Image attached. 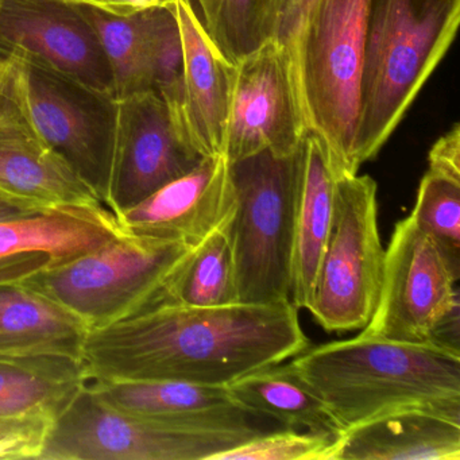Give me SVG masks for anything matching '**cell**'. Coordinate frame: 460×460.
Listing matches in <instances>:
<instances>
[{
	"label": "cell",
	"instance_id": "29",
	"mask_svg": "<svg viewBox=\"0 0 460 460\" xmlns=\"http://www.w3.org/2000/svg\"><path fill=\"white\" fill-rule=\"evenodd\" d=\"M314 4L316 0H270L269 6V40L289 58L301 107V41Z\"/></svg>",
	"mask_w": 460,
	"mask_h": 460
},
{
	"label": "cell",
	"instance_id": "2",
	"mask_svg": "<svg viewBox=\"0 0 460 460\" xmlns=\"http://www.w3.org/2000/svg\"><path fill=\"white\" fill-rule=\"evenodd\" d=\"M341 430L387 411L430 408L460 420V354L438 344L355 336L290 362Z\"/></svg>",
	"mask_w": 460,
	"mask_h": 460
},
{
	"label": "cell",
	"instance_id": "11",
	"mask_svg": "<svg viewBox=\"0 0 460 460\" xmlns=\"http://www.w3.org/2000/svg\"><path fill=\"white\" fill-rule=\"evenodd\" d=\"M306 131L289 58L268 40L233 66L226 158L293 155Z\"/></svg>",
	"mask_w": 460,
	"mask_h": 460
},
{
	"label": "cell",
	"instance_id": "6",
	"mask_svg": "<svg viewBox=\"0 0 460 460\" xmlns=\"http://www.w3.org/2000/svg\"><path fill=\"white\" fill-rule=\"evenodd\" d=\"M368 0H316L301 41V98L336 176L357 174L354 150Z\"/></svg>",
	"mask_w": 460,
	"mask_h": 460
},
{
	"label": "cell",
	"instance_id": "22",
	"mask_svg": "<svg viewBox=\"0 0 460 460\" xmlns=\"http://www.w3.org/2000/svg\"><path fill=\"white\" fill-rule=\"evenodd\" d=\"M107 208H64L20 219L0 220V258L47 252L53 263L96 249L120 233Z\"/></svg>",
	"mask_w": 460,
	"mask_h": 460
},
{
	"label": "cell",
	"instance_id": "8",
	"mask_svg": "<svg viewBox=\"0 0 460 460\" xmlns=\"http://www.w3.org/2000/svg\"><path fill=\"white\" fill-rule=\"evenodd\" d=\"M18 103L40 136L109 208L118 101L39 64H6Z\"/></svg>",
	"mask_w": 460,
	"mask_h": 460
},
{
	"label": "cell",
	"instance_id": "28",
	"mask_svg": "<svg viewBox=\"0 0 460 460\" xmlns=\"http://www.w3.org/2000/svg\"><path fill=\"white\" fill-rule=\"evenodd\" d=\"M335 436L279 428L262 433L214 460H330Z\"/></svg>",
	"mask_w": 460,
	"mask_h": 460
},
{
	"label": "cell",
	"instance_id": "3",
	"mask_svg": "<svg viewBox=\"0 0 460 460\" xmlns=\"http://www.w3.org/2000/svg\"><path fill=\"white\" fill-rule=\"evenodd\" d=\"M460 0H368L354 157H376L451 47Z\"/></svg>",
	"mask_w": 460,
	"mask_h": 460
},
{
	"label": "cell",
	"instance_id": "25",
	"mask_svg": "<svg viewBox=\"0 0 460 460\" xmlns=\"http://www.w3.org/2000/svg\"><path fill=\"white\" fill-rule=\"evenodd\" d=\"M231 225L199 244L174 290V304L211 308L239 303Z\"/></svg>",
	"mask_w": 460,
	"mask_h": 460
},
{
	"label": "cell",
	"instance_id": "16",
	"mask_svg": "<svg viewBox=\"0 0 460 460\" xmlns=\"http://www.w3.org/2000/svg\"><path fill=\"white\" fill-rule=\"evenodd\" d=\"M182 44L180 130L201 157L225 155L233 66L217 52L190 0H176Z\"/></svg>",
	"mask_w": 460,
	"mask_h": 460
},
{
	"label": "cell",
	"instance_id": "20",
	"mask_svg": "<svg viewBox=\"0 0 460 460\" xmlns=\"http://www.w3.org/2000/svg\"><path fill=\"white\" fill-rule=\"evenodd\" d=\"M80 9L109 61L115 99L155 90L161 52L179 29L174 7H157L130 17L88 6Z\"/></svg>",
	"mask_w": 460,
	"mask_h": 460
},
{
	"label": "cell",
	"instance_id": "26",
	"mask_svg": "<svg viewBox=\"0 0 460 460\" xmlns=\"http://www.w3.org/2000/svg\"><path fill=\"white\" fill-rule=\"evenodd\" d=\"M198 4L207 36L231 66L268 41L270 0H198Z\"/></svg>",
	"mask_w": 460,
	"mask_h": 460
},
{
	"label": "cell",
	"instance_id": "14",
	"mask_svg": "<svg viewBox=\"0 0 460 460\" xmlns=\"http://www.w3.org/2000/svg\"><path fill=\"white\" fill-rule=\"evenodd\" d=\"M0 192L41 211L107 208L31 125L15 98L6 64L0 76Z\"/></svg>",
	"mask_w": 460,
	"mask_h": 460
},
{
	"label": "cell",
	"instance_id": "1",
	"mask_svg": "<svg viewBox=\"0 0 460 460\" xmlns=\"http://www.w3.org/2000/svg\"><path fill=\"white\" fill-rule=\"evenodd\" d=\"M309 347L290 300L211 308L172 303L90 331L82 363L88 379L227 386Z\"/></svg>",
	"mask_w": 460,
	"mask_h": 460
},
{
	"label": "cell",
	"instance_id": "5",
	"mask_svg": "<svg viewBox=\"0 0 460 460\" xmlns=\"http://www.w3.org/2000/svg\"><path fill=\"white\" fill-rule=\"evenodd\" d=\"M236 192L231 225L239 303L290 300L300 147L289 155L265 150L230 163Z\"/></svg>",
	"mask_w": 460,
	"mask_h": 460
},
{
	"label": "cell",
	"instance_id": "9",
	"mask_svg": "<svg viewBox=\"0 0 460 460\" xmlns=\"http://www.w3.org/2000/svg\"><path fill=\"white\" fill-rule=\"evenodd\" d=\"M376 182L341 174L335 214L308 311L327 332L362 330L371 319L384 274Z\"/></svg>",
	"mask_w": 460,
	"mask_h": 460
},
{
	"label": "cell",
	"instance_id": "17",
	"mask_svg": "<svg viewBox=\"0 0 460 460\" xmlns=\"http://www.w3.org/2000/svg\"><path fill=\"white\" fill-rule=\"evenodd\" d=\"M87 386L114 408L152 419L201 425L217 429L270 430L287 428L239 405L227 386H204L181 381H103Z\"/></svg>",
	"mask_w": 460,
	"mask_h": 460
},
{
	"label": "cell",
	"instance_id": "4",
	"mask_svg": "<svg viewBox=\"0 0 460 460\" xmlns=\"http://www.w3.org/2000/svg\"><path fill=\"white\" fill-rule=\"evenodd\" d=\"M199 244L122 230L102 246L50 263L22 282L68 309L90 332L173 303Z\"/></svg>",
	"mask_w": 460,
	"mask_h": 460
},
{
	"label": "cell",
	"instance_id": "13",
	"mask_svg": "<svg viewBox=\"0 0 460 460\" xmlns=\"http://www.w3.org/2000/svg\"><path fill=\"white\" fill-rule=\"evenodd\" d=\"M12 60L39 64L114 95L101 42L79 4L68 0H0V66Z\"/></svg>",
	"mask_w": 460,
	"mask_h": 460
},
{
	"label": "cell",
	"instance_id": "18",
	"mask_svg": "<svg viewBox=\"0 0 460 460\" xmlns=\"http://www.w3.org/2000/svg\"><path fill=\"white\" fill-rule=\"evenodd\" d=\"M330 460H460V420L430 408H403L344 429Z\"/></svg>",
	"mask_w": 460,
	"mask_h": 460
},
{
	"label": "cell",
	"instance_id": "12",
	"mask_svg": "<svg viewBox=\"0 0 460 460\" xmlns=\"http://www.w3.org/2000/svg\"><path fill=\"white\" fill-rule=\"evenodd\" d=\"M201 157L155 90L118 101L109 209L118 217L196 168Z\"/></svg>",
	"mask_w": 460,
	"mask_h": 460
},
{
	"label": "cell",
	"instance_id": "31",
	"mask_svg": "<svg viewBox=\"0 0 460 460\" xmlns=\"http://www.w3.org/2000/svg\"><path fill=\"white\" fill-rule=\"evenodd\" d=\"M53 263L47 252H23L0 258V285L17 284Z\"/></svg>",
	"mask_w": 460,
	"mask_h": 460
},
{
	"label": "cell",
	"instance_id": "30",
	"mask_svg": "<svg viewBox=\"0 0 460 460\" xmlns=\"http://www.w3.org/2000/svg\"><path fill=\"white\" fill-rule=\"evenodd\" d=\"M55 419L42 414L0 417V459H37Z\"/></svg>",
	"mask_w": 460,
	"mask_h": 460
},
{
	"label": "cell",
	"instance_id": "19",
	"mask_svg": "<svg viewBox=\"0 0 460 460\" xmlns=\"http://www.w3.org/2000/svg\"><path fill=\"white\" fill-rule=\"evenodd\" d=\"M336 176L322 138L306 131L300 145L290 301L309 309L335 214Z\"/></svg>",
	"mask_w": 460,
	"mask_h": 460
},
{
	"label": "cell",
	"instance_id": "35",
	"mask_svg": "<svg viewBox=\"0 0 460 460\" xmlns=\"http://www.w3.org/2000/svg\"><path fill=\"white\" fill-rule=\"evenodd\" d=\"M2 72H4V66H0V76H2Z\"/></svg>",
	"mask_w": 460,
	"mask_h": 460
},
{
	"label": "cell",
	"instance_id": "21",
	"mask_svg": "<svg viewBox=\"0 0 460 460\" xmlns=\"http://www.w3.org/2000/svg\"><path fill=\"white\" fill-rule=\"evenodd\" d=\"M87 333L79 317L23 282L0 285V357L82 360Z\"/></svg>",
	"mask_w": 460,
	"mask_h": 460
},
{
	"label": "cell",
	"instance_id": "15",
	"mask_svg": "<svg viewBox=\"0 0 460 460\" xmlns=\"http://www.w3.org/2000/svg\"><path fill=\"white\" fill-rule=\"evenodd\" d=\"M236 192L226 155L207 157L118 215L120 230L199 244L233 222Z\"/></svg>",
	"mask_w": 460,
	"mask_h": 460
},
{
	"label": "cell",
	"instance_id": "33",
	"mask_svg": "<svg viewBox=\"0 0 460 460\" xmlns=\"http://www.w3.org/2000/svg\"><path fill=\"white\" fill-rule=\"evenodd\" d=\"M80 6L93 7L118 17H130L157 7H172L176 0H68Z\"/></svg>",
	"mask_w": 460,
	"mask_h": 460
},
{
	"label": "cell",
	"instance_id": "23",
	"mask_svg": "<svg viewBox=\"0 0 460 460\" xmlns=\"http://www.w3.org/2000/svg\"><path fill=\"white\" fill-rule=\"evenodd\" d=\"M88 381L82 360L55 355L0 357V417H56Z\"/></svg>",
	"mask_w": 460,
	"mask_h": 460
},
{
	"label": "cell",
	"instance_id": "27",
	"mask_svg": "<svg viewBox=\"0 0 460 460\" xmlns=\"http://www.w3.org/2000/svg\"><path fill=\"white\" fill-rule=\"evenodd\" d=\"M411 217L460 271V179L428 169Z\"/></svg>",
	"mask_w": 460,
	"mask_h": 460
},
{
	"label": "cell",
	"instance_id": "24",
	"mask_svg": "<svg viewBox=\"0 0 460 460\" xmlns=\"http://www.w3.org/2000/svg\"><path fill=\"white\" fill-rule=\"evenodd\" d=\"M276 363L241 376L227 385L234 400L287 428L327 433L338 438L343 430L322 398L287 363Z\"/></svg>",
	"mask_w": 460,
	"mask_h": 460
},
{
	"label": "cell",
	"instance_id": "7",
	"mask_svg": "<svg viewBox=\"0 0 460 460\" xmlns=\"http://www.w3.org/2000/svg\"><path fill=\"white\" fill-rule=\"evenodd\" d=\"M262 433L131 413L104 402L85 382L53 421L40 460H214Z\"/></svg>",
	"mask_w": 460,
	"mask_h": 460
},
{
	"label": "cell",
	"instance_id": "10",
	"mask_svg": "<svg viewBox=\"0 0 460 460\" xmlns=\"http://www.w3.org/2000/svg\"><path fill=\"white\" fill-rule=\"evenodd\" d=\"M460 271L411 215L400 220L385 249L378 301L360 336L427 343L438 323L460 305Z\"/></svg>",
	"mask_w": 460,
	"mask_h": 460
},
{
	"label": "cell",
	"instance_id": "34",
	"mask_svg": "<svg viewBox=\"0 0 460 460\" xmlns=\"http://www.w3.org/2000/svg\"><path fill=\"white\" fill-rule=\"evenodd\" d=\"M42 212L48 211H41L20 199L0 192V220L20 219V217H33Z\"/></svg>",
	"mask_w": 460,
	"mask_h": 460
},
{
	"label": "cell",
	"instance_id": "32",
	"mask_svg": "<svg viewBox=\"0 0 460 460\" xmlns=\"http://www.w3.org/2000/svg\"><path fill=\"white\" fill-rule=\"evenodd\" d=\"M429 169L460 179V126L455 123L448 133L436 141L428 155Z\"/></svg>",
	"mask_w": 460,
	"mask_h": 460
}]
</instances>
